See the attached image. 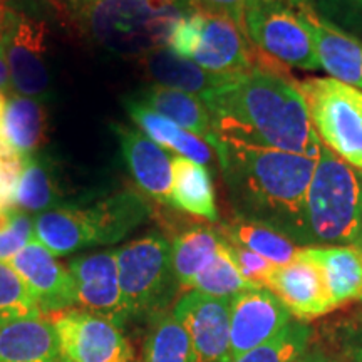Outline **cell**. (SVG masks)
I'll return each instance as SVG.
<instances>
[{
  "label": "cell",
  "mask_w": 362,
  "mask_h": 362,
  "mask_svg": "<svg viewBox=\"0 0 362 362\" xmlns=\"http://www.w3.org/2000/svg\"><path fill=\"white\" fill-rule=\"evenodd\" d=\"M298 320H310L337 309L322 269L300 248L296 260L275 267L265 285Z\"/></svg>",
  "instance_id": "15"
},
{
  "label": "cell",
  "mask_w": 362,
  "mask_h": 362,
  "mask_svg": "<svg viewBox=\"0 0 362 362\" xmlns=\"http://www.w3.org/2000/svg\"><path fill=\"white\" fill-rule=\"evenodd\" d=\"M34 237L54 257H64L99 245L96 223L89 208L62 205L34 218Z\"/></svg>",
  "instance_id": "19"
},
{
  "label": "cell",
  "mask_w": 362,
  "mask_h": 362,
  "mask_svg": "<svg viewBox=\"0 0 362 362\" xmlns=\"http://www.w3.org/2000/svg\"><path fill=\"white\" fill-rule=\"evenodd\" d=\"M121 153L133 176L136 187L143 194L158 203L171 205V156L165 148L149 139L143 131L124 124H112Z\"/></svg>",
  "instance_id": "17"
},
{
  "label": "cell",
  "mask_w": 362,
  "mask_h": 362,
  "mask_svg": "<svg viewBox=\"0 0 362 362\" xmlns=\"http://www.w3.org/2000/svg\"><path fill=\"white\" fill-rule=\"evenodd\" d=\"M243 33L275 64L302 71H319L314 44L296 8L284 0H248L243 11Z\"/></svg>",
  "instance_id": "9"
},
{
  "label": "cell",
  "mask_w": 362,
  "mask_h": 362,
  "mask_svg": "<svg viewBox=\"0 0 362 362\" xmlns=\"http://www.w3.org/2000/svg\"><path fill=\"white\" fill-rule=\"evenodd\" d=\"M317 11L332 24L362 40V0H320Z\"/></svg>",
  "instance_id": "36"
},
{
  "label": "cell",
  "mask_w": 362,
  "mask_h": 362,
  "mask_svg": "<svg viewBox=\"0 0 362 362\" xmlns=\"http://www.w3.org/2000/svg\"><path fill=\"white\" fill-rule=\"evenodd\" d=\"M8 264L29 287L44 315L76 307V285L69 269L59 264L56 257L35 238Z\"/></svg>",
  "instance_id": "16"
},
{
  "label": "cell",
  "mask_w": 362,
  "mask_h": 362,
  "mask_svg": "<svg viewBox=\"0 0 362 362\" xmlns=\"http://www.w3.org/2000/svg\"><path fill=\"white\" fill-rule=\"evenodd\" d=\"M293 84L320 141L362 171V90L334 78H307Z\"/></svg>",
  "instance_id": "7"
},
{
  "label": "cell",
  "mask_w": 362,
  "mask_h": 362,
  "mask_svg": "<svg viewBox=\"0 0 362 362\" xmlns=\"http://www.w3.org/2000/svg\"><path fill=\"white\" fill-rule=\"evenodd\" d=\"M0 34L12 93L47 99L52 79L47 21L25 0H0Z\"/></svg>",
  "instance_id": "5"
},
{
  "label": "cell",
  "mask_w": 362,
  "mask_h": 362,
  "mask_svg": "<svg viewBox=\"0 0 362 362\" xmlns=\"http://www.w3.org/2000/svg\"><path fill=\"white\" fill-rule=\"evenodd\" d=\"M4 138L22 160L37 155L47 133V112L39 99L8 94L2 119Z\"/></svg>",
  "instance_id": "24"
},
{
  "label": "cell",
  "mask_w": 362,
  "mask_h": 362,
  "mask_svg": "<svg viewBox=\"0 0 362 362\" xmlns=\"http://www.w3.org/2000/svg\"><path fill=\"white\" fill-rule=\"evenodd\" d=\"M250 288L253 287L245 282V279L238 272L232 255L228 253V248H226V240L223 238L215 259L198 274L189 291H198L205 296L232 300L238 293L250 291Z\"/></svg>",
  "instance_id": "31"
},
{
  "label": "cell",
  "mask_w": 362,
  "mask_h": 362,
  "mask_svg": "<svg viewBox=\"0 0 362 362\" xmlns=\"http://www.w3.org/2000/svg\"><path fill=\"white\" fill-rule=\"evenodd\" d=\"M291 6L310 35L320 67L334 79L362 90V40L325 19L305 0H292Z\"/></svg>",
  "instance_id": "14"
},
{
  "label": "cell",
  "mask_w": 362,
  "mask_h": 362,
  "mask_svg": "<svg viewBox=\"0 0 362 362\" xmlns=\"http://www.w3.org/2000/svg\"><path fill=\"white\" fill-rule=\"evenodd\" d=\"M56 329L61 354L69 362H131L133 349L123 327L83 309L47 315Z\"/></svg>",
  "instance_id": "10"
},
{
  "label": "cell",
  "mask_w": 362,
  "mask_h": 362,
  "mask_svg": "<svg viewBox=\"0 0 362 362\" xmlns=\"http://www.w3.org/2000/svg\"><path fill=\"white\" fill-rule=\"evenodd\" d=\"M226 248H228V253L232 255L235 265H237L242 277L245 279V282L250 284L253 288H265L272 272L275 270L277 265L264 259L259 253L247 250V248L235 245V243H230L228 240H226Z\"/></svg>",
  "instance_id": "34"
},
{
  "label": "cell",
  "mask_w": 362,
  "mask_h": 362,
  "mask_svg": "<svg viewBox=\"0 0 362 362\" xmlns=\"http://www.w3.org/2000/svg\"><path fill=\"white\" fill-rule=\"evenodd\" d=\"M37 302L8 262H0V319L40 315Z\"/></svg>",
  "instance_id": "33"
},
{
  "label": "cell",
  "mask_w": 362,
  "mask_h": 362,
  "mask_svg": "<svg viewBox=\"0 0 362 362\" xmlns=\"http://www.w3.org/2000/svg\"><path fill=\"white\" fill-rule=\"evenodd\" d=\"M173 314L187 329L193 362H225L230 347L232 300L188 291L176 302Z\"/></svg>",
  "instance_id": "11"
},
{
  "label": "cell",
  "mask_w": 362,
  "mask_h": 362,
  "mask_svg": "<svg viewBox=\"0 0 362 362\" xmlns=\"http://www.w3.org/2000/svg\"><path fill=\"white\" fill-rule=\"evenodd\" d=\"M62 362H69V361H66V359H64V361H62Z\"/></svg>",
  "instance_id": "42"
},
{
  "label": "cell",
  "mask_w": 362,
  "mask_h": 362,
  "mask_svg": "<svg viewBox=\"0 0 362 362\" xmlns=\"http://www.w3.org/2000/svg\"><path fill=\"white\" fill-rule=\"evenodd\" d=\"M171 206L208 221L218 220L210 170L178 155L171 158Z\"/></svg>",
  "instance_id": "25"
},
{
  "label": "cell",
  "mask_w": 362,
  "mask_h": 362,
  "mask_svg": "<svg viewBox=\"0 0 362 362\" xmlns=\"http://www.w3.org/2000/svg\"><path fill=\"white\" fill-rule=\"evenodd\" d=\"M124 107L131 119L138 124L139 131H143L149 139L160 144L161 148L170 149L175 155L188 158L203 166L210 165L214 161V156H216L214 153L215 149L205 139L180 128L178 124L166 119L165 116L148 110L146 106L134 101L133 98L124 99Z\"/></svg>",
  "instance_id": "22"
},
{
  "label": "cell",
  "mask_w": 362,
  "mask_h": 362,
  "mask_svg": "<svg viewBox=\"0 0 362 362\" xmlns=\"http://www.w3.org/2000/svg\"><path fill=\"white\" fill-rule=\"evenodd\" d=\"M78 29L106 52L144 57L166 47L171 27L197 11L192 0H66Z\"/></svg>",
  "instance_id": "3"
},
{
  "label": "cell",
  "mask_w": 362,
  "mask_h": 362,
  "mask_svg": "<svg viewBox=\"0 0 362 362\" xmlns=\"http://www.w3.org/2000/svg\"><path fill=\"white\" fill-rule=\"evenodd\" d=\"M357 247L362 248V235H361V240H359V243H357Z\"/></svg>",
  "instance_id": "40"
},
{
  "label": "cell",
  "mask_w": 362,
  "mask_h": 362,
  "mask_svg": "<svg viewBox=\"0 0 362 362\" xmlns=\"http://www.w3.org/2000/svg\"><path fill=\"white\" fill-rule=\"evenodd\" d=\"M149 78L156 84L183 90L205 99L228 83L233 74H215L194 64L189 59L176 56L168 47H160L143 57Z\"/></svg>",
  "instance_id": "21"
},
{
  "label": "cell",
  "mask_w": 362,
  "mask_h": 362,
  "mask_svg": "<svg viewBox=\"0 0 362 362\" xmlns=\"http://www.w3.org/2000/svg\"><path fill=\"white\" fill-rule=\"evenodd\" d=\"M223 237L208 226H193L180 233L171 243V267L178 287L192 288L198 274L215 259Z\"/></svg>",
  "instance_id": "28"
},
{
  "label": "cell",
  "mask_w": 362,
  "mask_h": 362,
  "mask_svg": "<svg viewBox=\"0 0 362 362\" xmlns=\"http://www.w3.org/2000/svg\"><path fill=\"white\" fill-rule=\"evenodd\" d=\"M291 322V312L267 288H250L238 293L232 298L230 347L226 361L272 341Z\"/></svg>",
  "instance_id": "12"
},
{
  "label": "cell",
  "mask_w": 362,
  "mask_h": 362,
  "mask_svg": "<svg viewBox=\"0 0 362 362\" xmlns=\"http://www.w3.org/2000/svg\"><path fill=\"white\" fill-rule=\"evenodd\" d=\"M198 11L218 13L232 19L243 30V11L248 0H192Z\"/></svg>",
  "instance_id": "37"
},
{
  "label": "cell",
  "mask_w": 362,
  "mask_h": 362,
  "mask_svg": "<svg viewBox=\"0 0 362 362\" xmlns=\"http://www.w3.org/2000/svg\"><path fill=\"white\" fill-rule=\"evenodd\" d=\"M218 138L319 158L322 141L296 84L255 66L203 99Z\"/></svg>",
  "instance_id": "2"
},
{
  "label": "cell",
  "mask_w": 362,
  "mask_h": 362,
  "mask_svg": "<svg viewBox=\"0 0 362 362\" xmlns=\"http://www.w3.org/2000/svg\"><path fill=\"white\" fill-rule=\"evenodd\" d=\"M89 210L101 245H110L128 237L149 216L148 202L131 189L103 198L89 206Z\"/></svg>",
  "instance_id": "26"
},
{
  "label": "cell",
  "mask_w": 362,
  "mask_h": 362,
  "mask_svg": "<svg viewBox=\"0 0 362 362\" xmlns=\"http://www.w3.org/2000/svg\"><path fill=\"white\" fill-rule=\"evenodd\" d=\"M148 110L165 116L180 128L205 139L211 148H216V134L211 124V116L206 104L194 94L153 84L144 88L139 94L131 96Z\"/></svg>",
  "instance_id": "20"
},
{
  "label": "cell",
  "mask_w": 362,
  "mask_h": 362,
  "mask_svg": "<svg viewBox=\"0 0 362 362\" xmlns=\"http://www.w3.org/2000/svg\"><path fill=\"white\" fill-rule=\"evenodd\" d=\"M361 300H362V296H361Z\"/></svg>",
  "instance_id": "43"
},
{
  "label": "cell",
  "mask_w": 362,
  "mask_h": 362,
  "mask_svg": "<svg viewBox=\"0 0 362 362\" xmlns=\"http://www.w3.org/2000/svg\"><path fill=\"white\" fill-rule=\"evenodd\" d=\"M359 362H362V356H359Z\"/></svg>",
  "instance_id": "41"
},
{
  "label": "cell",
  "mask_w": 362,
  "mask_h": 362,
  "mask_svg": "<svg viewBox=\"0 0 362 362\" xmlns=\"http://www.w3.org/2000/svg\"><path fill=\"white\" fill-rule=\"evenodd\" d=\"M166 47L215 74H240L257 66L242 27L228 17L198 8L175 22Z\"/></svg>",
  "instance_id": "6"
},
{
  "label": "cell",
  "mask_w": 362,
  "mask_h": 362,
  "mask_svg": "<svg viewBox=\"0 0 362 362\" xmlns=\"http://www.w3.org/2000/svg\"><path fill=\"white\" fill-rule=\"evenodd\" d=\"M223 238L235 245L259 253L277 267L296 260L302 248L277 230L243 218H237L226 226Z\"/></svg>",
  "instance_id": "29"
},
{
  "label": "cell",
  "mask_w": 362,
  "mask_h": 362,
  "mask_svg": "<svg viewBox=\"0 0 362 362\" xmlns=\"http://www.w3.org/2000/svg\"><path fill=\"white\" fill-rule=\"evenodd\" d=\"M69 272L76 285V305L123 327L129 315L121 292L116 252L81 255L71 260Z\"/></svg>",
  "instance_id": "13"
},
{
  "label": "cell",
  "mask_w": 362,
  "mask_h": 362,
  "mask_svg": "<svg viewBox=\"0 0 362 362\" xmlns=\"http://www.w3.org/2000/svg\"><path fill=\"white\" fill-rule=\"evenodd\" d=\"M6 96L4 94H0V138L4 136V131H2V119H4V110H6Z\"/></svg>",
  "instance_id": "39"
},
{
  "label": "cell",
  "mask_w": 362,
  "mask_h": 362,
  "mask_svg": "<svg viewBox=\"0 0 362 362\" xmlns=\"http://www.w3.org/2000/svg\"><path fill=\"white\" fill-rule=\"evenodd\" d=\"M0 94H12L11 88V76H8L6 56H4V47H2V34H0Z\"/></svg>",
  "instance_id": "38"
},
{
  "label": "cell",
  "mask_w": 362,
  "mask_h": 362,
  "mask_svg": "<svg viewBox=\"0 0 362 362\" xmlns=\"http://www.w3.org/2000/svg\"><path fill=\"white\" fill-rule=\"evenodd\" d=\"M0 362H62L51 320L44 314L0 319Z\"/></svg>",
  "instance_id": "18"
},
{
  "label": "cell",
  "mask_w": 362,
  "mask_h": 362,
  "mask_svg": "<svg viewBox=\"0 0 362 362\" xmlns=\"http://www.w3.org/2000/svg\"><path fill=\"white\" fill-rule=\"evenodd\" d=\"M143 362H193L192 341L173 312L153 315L143 346Z\"/></svg>",
  "instance_id": "30"
},
{
  "label": "cell",
  "mask_w": 362,
  "mask_h": 362,
  "mask_svg": "<svg viewBox=\"0 0 362 362\" xmlns=\"http://www.w3.org/2000/svg\"><path fill=\"white\" fill-rule=\"evenodd\" d=\"M215 155L238 218L270 226L298 247L312 245L307 192L317 158L218 136Z\"/></svg>",
  "instance_id": "1"
},
{
  "label": "cell",
  "mask_w": 362,
  "mask_h": 362,
  "mask_svg": "<svg viewBox=\"0 0 362 362\" xmlns=\"http://www.w3.org/2000/svg\"><path fill=\"white\" fill-rule=\"evenodd\" d=\"M312 245H357L362 235V171L322 143L307 192Z\"/></svg>",
  "instance_id": "4"
},
{
  "label": "cell",
  "mask_w": 362,
  "mask_h": 362,
  "mask_svg": "<svg viewBox=\"0 0 362 362\" xmlns=\"http://www.w3.org/2000/svg\"><path fill=\"white\" fill-rule=\"evenodd\" d=\"M13 206L25 214H44L62 206L56 170L47 156L37 153L22 160L21 175L13 192Z\"/></svg>",
  "instance_id": "27"
},
{
  "label": "cell",
  "mask_w": 362,
  "mask_h": 362,
  "mask_svg": "<svg viewBox=\"0 0 362 362\" xmlns=\"http://www.w3.org/2000/svg\"><path fill=\"white\" fill-rule=\"evenodd\" d=\"M320 267L336 307L362 296V248L357 245L302 247Z\"/></svg>",
  "instance_id": "23"
},
{
  "label": "cell",
  "mask_w": 362,
  "mask_h": 362,
  "mask_svg": "<svg viewBox=\"0 0 362 362\" xmlns=\"http://www.w3.org/2000/svg\"><path fill=\"white\" fill-rule=\"evenodd\" d=\"M119 285L129 317L155 315L175 292L171 243L153 232L116 250Z\"/></svg>",
  "instance_id": "8"
},
{
  "label": "cell",
  "mask_w": 362,
  "mask_h": 362,
  "mask_svg": "<svg viewBox=\"0 0 362 362\" xmlns=\"http://www.w3.org/2000/svg\"><path fill=\"white\" fill-rule=\"evenodd\" d=\"M309 337V325L292 320L277 337L226 362H296L304 354Z\"/></svg>",
  "instance_id": "32"
},
{
  "label": "cell",
  "mask_w": 362,
  "mask_h": 362,
  "mask_svg": "<svg viewBox=\"0 0 362 362\" xmlns=\"http://www.w3.org/2000/svg\"><path fill=\"white\" fill-rule=\"evenodd\" d=\"M34 238V220L25 211L16 208L11 225L0 232V262L13 259Z\"/></svg>",
  "instance_id": "35"
}]
</instances>
